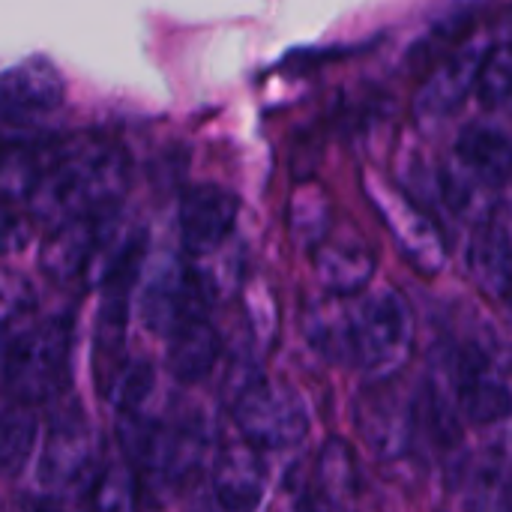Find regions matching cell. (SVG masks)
<instances>
[{
    "label": "cell",
    "mask_w": 512,
    "mask_h": 512,
    "mask_svg": "<svg viewBox=\"0 0 512 512\" xmlns=\"http://www.w3.org/2000/svg\"><path fill=\"white\" fill-rule=\"evenodd\" d=\"M132 180L129 156L93 135L57 141L48 168L30 192V216L48 228L72 219L102 216L120 207Z\"/></svg>",
    "instance_id": "6da1fadb"
},
{
    "label": "cell",
    "mask_w": 512,
    "mask_h": 512,
    "mask_svg": "<svg viewBox=\"0 0 512 512\" xmlns=\"http://www.w3.org/2000/svg\"><path fill=\"white\" fill-rule=\"evenodd\" d=\"M414 315L393 288L360 297L348 309V363L372 384H390L411 360Z\"/></svg>",
    "instance_id": "7a4b0ae2"
},
{
    "label": "cell",
    "mask_w": 512,
    "mask_h": 512,
    "mask_svg": "<svg viewBox=\"0 0 512 512\" xmlns=\"http://www.w3.org/2000/svg\"><path fill=\"white\" fill-rule=\"evenodd\" d=\"M72 351V327L66 318H51L24 327L6 339L3 387L12 402L42 405L66 387Z\"/></svg>",
    "instance_id": "3957f363"
},
{
    "label": "cell",
    "mask_w": 512,
    "mask_h": 512,
    "mask_svg": "<svg viewBox=\"0 0 512 512\" xmlns=\"http://www.w3.org/2000/svg\"><path fill=\"white\" fill-rule=\"evenodd\" d=\"M99 438L87 426L81 411H60L51 426L39 459V486L54 498H81L93 495L99 477Z\"/></svg>",
    "instance_id": "277c9868"
},
{
    "label": "cell",
    "mask_w": 512,
    "mask_h": 512,
    "mask_svg": "<svg viewBox=\"0 0 512 512\" xmlns=\"http://www.w3.org/2000/svg\"><path fill=\"white\" fill-rule=\"evenodd\" d=\"M363 192L381 222L387 225L390 237L396 240L399 252L405 261L420 273V276H435L447 264V240L441 228L387 177L366 171L363 174Z\"/></svg>",
    "instance_id": "5b68a950"
},
{
    "label": "cell",
    "mask_w": 512,
    "mask_h": 512,
    "mask_svg": "<svg viewBox=\"0 0 512 512\" xmlns=\"http://www.w3.org/2000/svg\"><path fill=\"white\" fill-rule=\"evenodd\" d=\"M234 423L258 450H288L309 435V411L303 399L282 384L252 381L237 393Z\"/></svg>",
    "instance_id": "8992f818"
},
{
    "label": "cell",
    "mask_w": 512,
    "mask_h": 512,
    "mask_svg": "<svg viewBox=\"0 0 512 512\" xmlns=\"http://www.w3.org/2000/svg\"><path fill=\"white\" fill-rule=\"evenodd\" d=\"M210 303V288L180 258H159L141 291V318L144 327L162 339L177 333L183 324L204 315Z\"/></svg>",
    "instance_id": "52a82bcc"
},
{
    "label": "cell",
    "mask_w": 512,
    "mask_h": 512,
    "mask_svg": "<svg viewBox=\"0 0 512 512\" xmlns=\"http://www.w3.org/2000/svg\"><path fill=\"white\" fill-rule=\"evenodd\" d=\"M486 54L489 45L480 42H465L450 54H444L414 96V120L420 126H438L450 120L465 105V99L477 93Z\"/></svg>",
    "instance_id": "ba28073f"
},
{
    "label": "cell",
    "mask_w": 512,
    "mask_h": 512,
    "mask_svg": "<svg viewBox=\"0 0 512 512\" xmlns=\"http://www.w3.org/2000/svg\"><path fill=\"white\" fill-rule=\"evenodd\" d=\"M240 201L216 183H198L180 198V237L189 255L216 252L234 231Z\"/></svg>",
    "instance_id": "9c48e42d"
},
{
    "label": "cell",
    "mask_w": 512,
    "mask_h": 512,
    "mask_svg": "<svg viewBox=\"0 0 512 512\" xmlns=\"http://www.w3.org/2000/svg\"><path fill=\"white\" fill-rule=\"evenodd\" d=\"M66 84L48 57H27L0 78V102L6 120H27L63 105Z\"/></svg>",
    "instance_id": "30bf717a"
},
{
    "label": "cell",
    "mask_w": 512,
    "mask_h": 512,
    "mask_svg": "<svg viewBox=\"0 0 512 512\" xmlns=\"http://www.w3.org/2000/svg\"><path fill=\"white\" fill-rule=\"evenodd\" d=\"M135 270L111 279L105 285V297L96 312V330H93V381L99 384L102 396L111 393L117 375L123 372V342H126V315H129V288H132Z\"/></svg>",
    "instance_id": "8fae6325"
},
{
    "label": "cell",
    "mask_w": 512,
    "mask_h": 512,
    "mask_svg": "<svg viewBox=\"0 0 512 512\" xmlns=\"http://www.w3.org/2000/svg\"><path fill=\"white\" fill-rule=\"evenodd\" d=\"M456 405L474 426H495L512 414V390L483 354H462L456 363Z\"/></svg>",
    "instance_id": "7c38bea8"
},
{
    "label": "cell",
    "mask_w": 512,
    "mask_h": 512,
    "mask_svg": "<svg viewBox=\"0 0 512 512\" xmlns=\"http://www.w3.org/2000/svg\"><path fill=\"white\" fill-rule=\"evenodd\" d=\"M141 249H144L141 225L135 219H129L126 213H120V207H114L111 213L102 216L96 246H93L90 264L84 270V285L105 288L111 279H117L129 270H138Z\"/></svg>",
    "instance_id": "4fadbf2b"
},
{
    "label": "cell",
    "mask_w": 512,
    "mask_h": 512,
    "mask_svg": "<svg viewBox=\"0 0 512 512\" xmlns=\"http://www.w3.org/2000/svg\"><path fill=\"white\" fill-rule=\"evenodd\" d=\"M267 483L264 459L255 444L243 438V444L222 447L216 456V471H213V492L216 501L228 510H252L261 504Z\"/></svg>",
    "instance_id": "5bb4252c"
},
{
    "label": "cell",
    "mask_w": 512,
    "mask_h": 512,
    "mask_svg": "<svg viewBox=\"0 0 512 512\" xmlns=\"http://www.w3.org/2000/svg\"><path fill=\"white\" fill-rule=\"evenodd\" d=\"M468 273L471 282L495 300L512 291V234L501 219H486L477 225L468 243Z\"/></svg>",
    "instance_id": "9a60e30c"
},
{
    "label": "cell",
    "mask_w": 512,
    "mask_h": 512,
    "mask_svg": "<svg viewBox=\"0 0 512 512\" xmlns=\"http://www.w3.org/2000/svg\"><path fill=\"white\" fill-rule=\"evenodd\" d=\"M417 423H420L417 408L402 402V399H396V396H390V393L369 399L360 408V417H357V426H360L369 450L378 459H399V456H405V450L411 447Z\"/></svg>",
    "instance_id": "2e32d148"
},
{
    "label": "cell",
    "mask_w": 512,
    "mask_h": 512,
    "mask_svg": "<svg viewBox=\"0 0 512 512\" xmlns=\"http://www.w3.org/2000/svg\"><path fill=\"white\" fill-rule=\"evenodd\" d=\"M375 252L357 240H324L315 249V276L333 297H357L375 276Z\"/></svg>",
    "instance_id": "e0dca14e"
},
{
    "label": "cell",
    "mask_w": 512,
    "mask_h": 512,
    "mask_svg": "<svg viewBox=\"0 0 512 512\" xmlns=\"http://www.w3.org/2000/svg\"><path fill=\"white\" fill-rule=\"evenodd\" d=\"M102 216H84V219H72V222L51 228V234L42 246V255H39V267L48 279H54V282L84 279Z\"/></svg>",
    "instance_id": "ac0fdd59"
},
{
    "label": "cell",
    "mask_w": 512,
    "mask_h": 512,
    "mask_svg": "<svg viewBox=\"0 0 512 512\" xmlns=\"http://www.w3.org/2000/svg\"><path fill=\"white\" fill-rule=\"evenodd\" d=\"M459 165L483 186H504L512 177V138L495 126L471 123L456 138Z\"/></svg>",
    "instance_id": "d6986e66"
},
{
    "label": "cell",
    "mask_w": 512,
    "mask_h": 512,
    "mask_svg": "<svg viewBox=\"0 0 512 512\" xmlns=\"http://www.w3.org/2000/svg\"><path fill=\"white\" fill-rule=\"evenodd\" d=\"M219 351V333L201 315L168 336V369L180 384H198L213 372Z\"/></svg>",
    "instance_id": "ffe728a7"
},
{
    "label": "cell",
    "mask_w": 512,
    "mask_h": 512,
    "mask_svg": "<svg viewBox=\"0 0 512 512\" xmlns=\"http://www.w3.org/2000/svg\"><path fill=\"white\" fill-rule=\"evenodd\" d=\"M330 225H333V204L327 189L315 180L300 183L288 201V231L294 243L315 252L330 237Z\"/></svg>",
    "instance_id": "44dd1931"
},
{
    "label": "cell",
    "mask_w": 512,
    "mask_h": 512,
    "mask_svg": "<svg viewBox=\"0 0 512 512\" xmlns=\"http://www.w3.org/2000/svg\"><path fill=\"white\" fill-rule=\"evenodd\" d=\"M54 147L57 141L51 144H27V141H18V144H6V153H3V195L9 201L15 198H30V192L36 189L42 171L48 168L51 156H54Z\"/></svg>",
    "instance_id": "7402d4cb"
},
{
    "label": "cell",
    "mask_w": 512,
    "mask_h": 512,
    "mask_svg": "<svg viewBox=\"0 0 512 512\" xmlns=\"http://www.w3.org/2000/svg\"><path fill=\"white\" fill-rule=\"evenodd\" d=\"M318 492H324L330 504L351 501L360 492V468L342 438H330L318 456Z\"/></svg>",
    "instance_id": "603a6c76"
},
{
    "label": "cell",
    "mask_w": 512,
    "mask_h": 512,
    "mask_svg": "<svg viewBox=\"0 0 512 512\" xmlns=\"http://www.w3.org/2000/svg\"><path fill=\"white\" fill-rule=\"evenodd\" d=\"M33 441H36V417L30 414V405L9 399L0 429V465L6 477L21 471V465L33 450Z\"/></svg>",
    "instance_id": "cb8c5ba5"
},
{
    "label": "cell",
    "mask_w": 512,
    "mask_h": 512,
    "mask_svg": "<svg viewBox=\"0 0 512 512\" xmlns=\"http://www.w3.org/2000/svg\"><path fill=\"white\" fill-rule=\"evenodd\" d=\"M477 99L489 111H512V39L489 48L477 81Z\"/></svg>",
    "instance_id": "d4e9b609"
},
{
    "label": "cell",
    "mask_w": 512,
    "mask_h": 512,
    "mask_svg": "<svg viewBox=\"0 0 512 512\" xmlns=\"http://www.w3.org/2000/svg\"><path fill=\"white\" fill-rule=\"evenodd\" d=\"M462 483L468 486V492H474L477 498H486L492 492H501L510 483V468H507V456L492 447L483 450L480 456H474L471 462L462 465ZM507 492V489H504Z\"/></svg>",
    "instance_id": "484cf974"
},
{
    "label": "cell",
    "mask_w": 512,
    "mask_h": 512,
    "mask_svg": "<svg viewBox=\"0 0 512 512\" xmlns=\"http://www.w3.org/2000/svg\"><path fill=\"white\" fill-rule=\"evenodd\" d=\"M153 384H156V375H153L150 363L132 360V363H126L123 372L117 375V381H114L108 399L114 402L117 414H123V411H141L144 402H147L150 393H153Z\"/></svg>",
    "instance_id": "4316f807"
},
{
    "label": "cell",
    "mask_w": 512,
    "mask_h": 512,
    "mask_svg": "<svg viewBox=\"0 0 512 512\" xmlns=\"http://www.w3.org/2000/svg\"><path fill=\"white\" fill-rule=\"evenodd\" d=\"M36 303V294L30 288V282L24 276H18L15 270L3 273V324L12 327L18 315L30 312Z\"/></svg>",
    "instance_id": "83f0119b"
},
{
    "label": "cell",
    "mask_w": 512,
    "mask_h": 512,
    "mask_svg": "<svg viewBox=\"0 0 512 512\" xmlns=\"http://www.w3.org/2000/svg\"><path fill=\"white\" fill-rule=\"evenodd\" d=\"M132 480L126 471H117V468H105L96 489H93V501L99 507H111V510H120V507H132Z\"/></svg>",
    "instance_id": "f1b7e54d"
},
{
    "label": "cell",
    "mask_w": 512,
    "mask_h": 512,
    "mask_svg": "<svg viewBox=\"0 0 512 512\" xmlns=\"http://www.w3.org/2000/svg\"><path fill=\"white\" fill-rule=\"evenodd\" d=\"M21 243H27V228H24L21 219H15L12 213H6V237H3L6 252H15Z\"/></svg>",
    "instance_id": "f546056e"
},
{
    "label": "cell",
    "mask_w": 512,
    "mask_h": 512,
    "mask_svg": "<svg viewBox=\"0 0 512 512\" xmlns=\"http://www.w3.org/2000/svg\"><path fill=\"white\" fill-rule=\"evenodd\" d=\"M507 306H510V315H512V291H510V297H507Z\"/></svg>",
    "instance_id": "4dcf8cb0"
}]
</instances>
